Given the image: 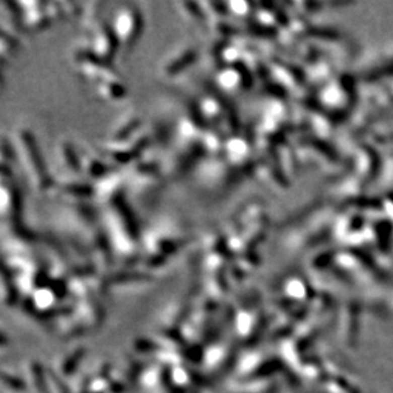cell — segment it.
<instances>
[{
    "instance_id": "2",
    "label": "cell",
    "mask_w": 393,
    "mask_h": 393,
    "mask_svg": "<svg viewBox=\"0 0 393 393\" xmlns=\"http://www.w3.org/2000/svg\"><path fill=\"white\" fill-rule=\"evenodd\" d=\"M113 30L116 42L125 47H130L137 42L143 30V17L138 9L125 7L116 13L113 18V24L111 31Z\"/></svg>"
},
{
    "instance_id": "1",
    "label": "cell",
    "mask_w": 393,
    "mask_h": 393,
    "mask_svg": "<svg viewBox=\"0 0 393 393\" xmlns=\"http://www.w3.org/2000/svg\"><path fill=\"white\" fill-rule=\"evenodd\" d=\"M18 133L19 135L17 138V143H18L19 148V157L23 162L22 163L23 169L27 173L30 181L32 182L35 190H47L51 186V179L48 177L41 155H38L35 142L27 131L19 130Z\"/></svg>"
},
{
    "instance_id": "3",
    "label": "cell",
    "mask_w": 393,
    "mask_h": 393,
    "mask_svg": "<svg viewBox=\"0 0 393 393\" xmlns=\"http://www.w3.org/2000/svg\"><path fill=\"white\" fill-rule=\"evenodd\" d=\"M191 50H182V47H179L178 50L173 51L171 55L166 59V61L162 65L161 70L163 72V74H166L167 77H173V75L179 74L181 70L186 67L187 64V60L191 59Z\"/></svg>"
}]
</instances>
